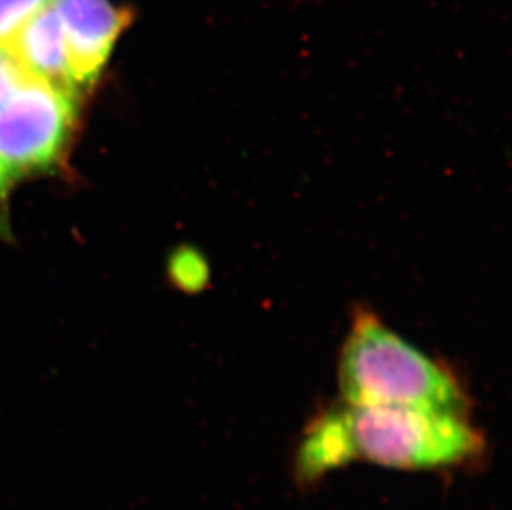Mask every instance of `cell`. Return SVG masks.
I'll return each instance as SVG.
<instances>
[{
    "label": "cell",
    "mask_w": 512,
    "mask_h": 510,
    "mask_svg": "<svg viewBox=\"0 0 512 510\" xmlns=\"http://www.w3.org/2000/svg\"><path fill=\"white\" fill-rule=\"evenodd\" d=\"M484 453L486 439L471 416L340 401L305 426L292 472L300 486H314L357 462L397 471H450L473 466Z\"/></svg>",
    "instance_id": "obj_1"
},
{
    "label": "cell",
    "mask_w": 512,
    "mask_h": 510,
    "mask_svg": "<svg viewBox=\"0 0 512 510\" xmlns=\"http://www.w3.org/2000/svg\"><path fill=\"white\" fill-rule=\"evenodd\" d=\"M339 391L350 405L403 406L469 416L455 373L413 347L370 310H357L339 360Z\"/></svg>",
    "instance_id": "obj_2"
},
{
    "label": "cell",
    "mask_w": 512,
    "mask_h": 510,
    "mask_svg": "<svg viewBox=\"0 0 512 510\" xmlns=\"http://www.w3.org/2000/svg\"><path fill=\"white\" fill-rule=\"evenodd\" d=\"M75 102L30 78L0 103V166L10 183L60 166L75 133Z\"/></svg>",
    "instance_id": "obj_3"
},
{
    "label": "cell",
    "mask_w": 512,
    "mask_h": 510,
    "mask_svg": "<svg viewBox=\"0 0 512 510\" xmlns=\"http://www.w3.org/2000/svg\"><path fill=\"white\" fill-rule=\"evenodd\" d=\"M78 93L93 87L107 67L121 35L130 27V9L112 0H54Z\"/></svg>",
    "instance_id": "obj_4"
},
{
    "label": "cell",
    "mask_w": 512,
    "mask_h": 510,
    "mask_svg": "<svg viewBox=\"0 0 512 510\" xmlns=\"http://www.w3.org/2000/svg\"><path fill=\"white\" fill-rule=\"evenodd\" d=\"M30 77L78 98L67 42L54 5L27 20L7 42Z\"/></svg>",
    "instance_id": "obj_5"
},
{
    "label": "cell",
    "mask_w": 512,
    "mask_h": 510,
    "mask_svg": "<svg viewBox=\"0 0 512 510\" xmlns=\"http://www.w3.org/2000/svg\"><path fill=\"white\" fill-rule=\"evenodd\" d=\"M54 0H0V44H7L27 20Z\"/></svg>",
    "instance_id": "obj_6"
},
{
    "label": "cell",
    "mask_w": 512,
    "mask_h": 510,
    "mask_svg": "<svg viewBox=\"0 0 512 510\" xmlns=\"http://www.w3.org/2000/svg\"><path fill=\"white\" fill-rule=\"evenodd\" d=\"M171 272L183 289L198 290L208 280V265L203 257L193 251H183L176 255L171 264Z\"/></svg>",
    "instance_id": "obj_7"
},
{
    "label": "cell",
    "mask_w": 512,
    "mask_h": 510,
    "mask_svg": "<svg viewBox=\"0 0 512 510\" xmlns=\"http://www.w3.org/2000/svg\"><path fill=\"white\" fill-rule=\"evenodd\" d=\"M30 78L9 44H0V103L29 82Z\"/></svg>",
    "instance_id": "obj_8"
},
{
    "label": "cell",
    "mask_w": 512,
    "mask_h": 510,
    "mask_svg": "<svg viewBox=\"0 0 512 510\" xmlns=\"http://www.w3.org/2000/svg\"><path fill=\"white\" fill-rule=\"evenodd\" d=\"M12 188L14 184L10 183V179L0 166V239L2 241H7L10 236L9 194Z\"/></svg>",
    "instance_id": "obj_9"
}]
</instances>
